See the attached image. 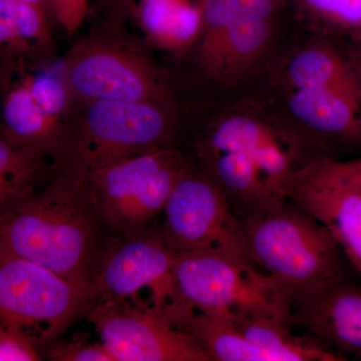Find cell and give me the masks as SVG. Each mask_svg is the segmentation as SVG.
I'll return each mask as SVG.
<instances>
[{
  "label": "cell",
  "instance_id": "15",
  "mask_svg": "<svg viewBox=\"0 0 361 361\" xmlns=\"http://www.w3.org/2000/svg\"><path fill=\"white\" fill-rule=\"evenodd\" d=\"M18 68L1 90L0 129L21 146L39 152L51 161L58 147L61 123L42 110Z\"/></svg>",
  "mask_w": 361,
  "mask_h": 361
},
{
  "label": "cell",
  "instance_id": "9",
  "mask_svg": "<svg viewBox=\"0 0 361 361\" xmlns=\"http://www.w3.org/2000/svg\"><path fill=\"white\" fill-rule=\"evenodd\" d=\"M164 238L174 253L212 251L257 268L244 230L227 199L205 173L188 166L163 211Z\"/></svg>",
  "mask_w": 361,
  "mask_h": 361
},
{
  "label": "cell",
  "instance_id": "30",
  "mask_svg": "<svg viewBox=\"0 0 361 361\" xmlns=\"http://www.w3.org/2000/svg\"><path fill=\"white\" fill-rule=\"evenodd\" d=\"M89 14L90 0H51V16L70 39Z\"/></svg>",
  "mask_w": 361,
  "mask_h": 361
},
{
  "label": "cell",
  "instance_id": "22",
  "mask_svg": "<svg viewBox=\"0 0 361 361\" xmlns=\"http://www.w3.org/2000/svg\"><path fill=\"white\" fill-rule=\"evenodd\" d=\"M295 89L336 90L360 97L355 73L336 52L312 47L297 54L289 66Z\"/></svg>",
  "mask_w": 361,
  "mask_h": 361
},
{
  "label": "cell",
  "instance_id": "1",
  "mask_svg": "<svg viewBox=\"0 0 361 361\" xmlns=\"http://www.w3.org/2000/svg\"><path fill=\"white\" fill-rule=\"evenodd\" d=\"M104 233L82 180L52 176L42 192L0 215V257L23 259L96 291L94 268L111 242Z\"/></svg>",
  "mask_w": 361,
  "mask_h": 361
},
{
  "label": "cell",
  "instance_id": "4",
  "mask_svg": "<svg viewBox=\"0 0 361 361\" xmlns=\"http://www.w3.org/2000/svg\"><path fill=\"white\" fill-rule=\"evenodd\" d=\"M254 261L298 297L346 279L341 247L329 230L293 202L276 197L243 220Z\"/></svg>",
  "mask_w": 361,
  "mask_h": 361
},
{
  "label": "cell",
  "instance_id": "8",
  "mask_svg": "<svg viewBox=\"0 0 361 361\" xmlns=\"http://www.w3.org/2000/svg\"><path fill=\"white\" fill-rule=\"evenodd\" d=\"M174 260V251L161 228L149 227L134 238L111 240L94 268L97 301L142 305L144 291L148 293L149 305L165 313L177 326L195 310L176 286Z\"/></svg>",
  "mask_w": 361,
  "mask_h": 361
},
{
  "label": "cell",
  "instance_id": "19",
  "mask_svg": "<svg viewBox=\"0 0 361 361\" xmlns=\"http://www.w3.org/2000/svg\"><path fill=\"white\" fill-rule=\"evenodd\" d=\"M178 327L193 337L216 361H276L239 331L230 312L195 310Z\"/></svg>",
  "mask_w": 361,
  "mask_h": 361
},
{
  "label": "cell",
  "instance_id": "5",
  "mask_svg": "<svg viewBox=\"0 0 361 361\" xmlns=\"http://www.w3.org/2000/svg\"><path fill=\"white\" fill-rule=\"evenodd\" d=\"M188 166L184 154L171 147L118 161L80 180L104 231L127 240L142 234L163 213Z\"/></svg>",
  "mask_w": 361,
  "mask_h": 361
},
{
  "label": "cell",
  "instance_id": "13",
  "mask_svg": "<svg viewBox=\"0 0 361 361\" xmlns=\"http://www.w3.org/2000/svg\"><path fill=\"white\" fill-rule=\"evenodd\" d=\"M58 47L51 16L25 0H0V63L35 68L54 65Z\"/></svg>",
  "mask_w": 361,
  "mask_h": 361
},
{
  "label": "cell",
  "instance_id": "2",
  "mask_svg": "<svg viewBox=\"0 0 361 361\" xmlns=\"http://www.w3.org/2000/svg\"><path fill=\"white\" fill-rule=\"evenodd\" d=\"M180 113L156 104L73 99L61 122L51 174L82 180L118 161L174 147Z\"/></svg>",
  "mask_w": 361,
  "mask_h": 361
},
{
  "label": "cell",
  "instance_id": "18",
  "mask_svg": "<svg viewBox=\"0 0 361 361\" xmlns=\"http://www.w3.org/2000/svg\"><path fill=\"white\" fill-rule=\"evenodd\" d=\"M200 157L208 169L205 174L220 188L233 213H243V219L266 202L281 197L246 154L214 153Z\"/></svg>",
  "mask_w": 361,
  "mask_h": 361
},
{
  "label": "cell",
  "instance_id": "17",
  "mask_svg": "<svg viewBox=\"0 0 361 361\" xmlns=\"http://www.w3.org/2000/svg\"><path fill=\"white\" fill-rule=\"evenodd\" d=\"M233 323L244 336L276 361H341L345 357L314 337L292 332L290 320L274 316L230 312Z\"/></svg>",
  "mask_w": 361,
  "mask_h": 361
},
{
  "label": "cell",
  "instance_id": "31",
  "mask_svg": "<svg viewBox=\"0 0 361 361\" xmlns=\"http://www.w3.org/2000/svg\"><path fill=\"white\" fill-rule=\"evenodd\" d=\"M137 0H94L90 13L94 20L111 18L129 21L134 18Z\"/></svg>",
  "mask_w": 361,
  "mask_h": 361
},
{
  "label": "cell",
  "instance_id": "29",
  "mask_svg": "<svg viewBox=\"0 0 361 361\" xmlns=\"http://www.w3.org/2000/svg\"><path fill=\"white\" fill-rule=\"evenodd\" d=\"M306 6L330 20L361 25V0H303Z\"/></svg>",
  "mask_w": 361,
  "mask_h": 361
},
{
  "label": "cell",
  "instance_id": "23",
  "mask_svg": "<svg viewBox=\"0 0 361 361\" xmlns=\"http://www.w3.org/2000/svg\"><path fill=\"white\" fill-rule=\"evenodd\" d=\"M279 0H202L203 27L197 56L206 54L219 39L221 33L237 23L266 20Z\"/></svg>",
  "mask_w": 361,
  "mask_h": 361
},
{
  "label": "cell",
  "instance_id": "32",
  "mask_svg": "<svg viewBox=\"0 0 361 361\" xmlns=\"http://www.w3.org/2000/svg\"><path fill=\"white\" fill-rule=\"evenodd\" d=\"M18 66L7 65V63H0V92L6 87L9 78L13 75L14 71L18 70Z\"/></svg>",
  "mask_w": 361,
  "mask_h": 361
},
{
  "label": "cell",
  "instance_id": "12",
  "mask_svg": "<svg viewBox=\"0 0 361 361\" xmlns=\"http://www.w3.org/2000/svg\"><path fill=\"white\" fill-rule=\"evenodd\" d=\"M280 195L324 225L361 275V193L292 174Z\"/></svg>",
  "mask_w": 361,
  "mask_h": 361
},
{
  "label": "cell",
  "instance_id": "28",
  "mask_svg": "<svg viewBox=\"0 0 361 361\" xmlns=\"http://www.w3.org/2000/svg\"><path fill=\"white\" fill-rule=\"evenodd\" d=\"M42 360L37 346L18 329L0 322V361Z\"/></svg>",
  "mask_w": 361,
  "mask_h": 361
},
{
  "label": "cell",
  "instance_id": "24",
  "mask_svg": "<svg viewBox=\"0 0 361 361\" xmlns=\"http://www.w3.org/2000/svg\"><path fill=\"white\" fill-rule=\"evenodd\" d=\"M280 142L279 137L263 123L246 116H232L217 123L203 144L199 155L214 153H241L255 158L259 152Z\"/></svg>",
  "mask_w": 361,
  "mask_h": 361
},
{
  "label": "cell",
  "instance_id": "11",
  "mask_svg": "<svg viewBox=\"0 0 361 361\" xmlns=\"http://www.w3.org/2000/svg\"><path fill=\"white\" fill-rule=\"evenodd\" d=\"M290 323L343 357L361 360V286L348 278L296 298Z\"/></svg>",
  "mask_w": 361,
  "mask_h": 361
},
{
  "label": "cell",
  "instance_id": "10",
  "mask_svg": "<svg viewBox=\"0 0 361 361\" xmlns=\"http://www.w3.org/2000/svg\"><path fill=\"white\" fill-rule=\"evenodd\" d=\"M85 317L115 361H216L165 313L151 306L99 300Z\"/></svg>",
  "mask_w": 361,
  "mask_h": 361
},
{
  "label": "cell",
  "instance_id": "26",
  "mask_svg": "<svg viewBox=\"0 0 361 361\" xmlns=\"http://www.w3.org/2000/svg\"><path fill=\"white\" fill-rule=\"evenodd\" d=\"M292 174L302 179L348 188L361 193V157L339 161L330 157H318Z\"/></svg>",
  "mask_w": 361,
  "mask_h": 361
},
{
  "label": "cell",
  "instance_id": "7",
  "mask_svg": "<svg viewBox=\"0 0 361 361\" xmlns=\"http://www.w3.org/2000/svg\"><path fill=\"white\" fill-rule=\"evenodd\" d=\"M99 295L23 259L0 257V322L49 348Z\"/></svg>",
  "mask_w": 361,
  "mask_h": 361
},
{
  "label": "cell",
  "instance_id": "3",
  "mask_svg": "<svg viewBox=\"0 0 361 361\" xmlns=\"http://www.w3.org/2000/svg\"><path fill=\"white\" fill-rule=\"evenodd\" d=\"M56 65L73 99L149 103L180 110L170 75L145 39L130 32L128 21L94 20Z\"/></svg>",
  "mask_w": 361,
  "mask_h": 361
},
{
  "label": "cell",
  "instance_id": "20",
  "mask_svg": "<svg viewBox=\"0 0 361 361\" xmlns=\"http://www.w3.org/2000/svg\"><path fill=\"white\" fill-rule=\"evenodd\" d=\"M268 39L267 20L237 23L221 33L206 54L197 56V63L206 77H233L257 59Z\"/></svg>",
  "mask_w": 361,
  "mask_h": 361
},
{
  "label": "cell",
  "instance_id": "14",
  "mask_svg": "<svg viewBox=\"0 0 361 361\" xmlns=\"http://www.w3.org/2000/svg\"><path fill=\"white\" fill-rule=\"evenodd\" d=\"M145 42L177 58L187 56L200 39L203 27L202 6L191 0H139L134 18Z\"/></svg>",
  "mask_w": 361,
  "mask_h": 361
},
{
  "label": "cell",
  "instance_id": "6",
  "mask_svg": "<svg viewBox=\"0 0 361 361\" xmlns=\"http://www.w3.org/2000/svg\"><path fill=\"white\" fill-rule=\"evenodd\" d=\"M173 271L178 290L194 310L290 320V292L253 266L217 252L189 251L175 253Z\"/></svg>",
  "mask_w": 361,
  "mask_h": 361
},
{
  "label": "cell",
  "instance_id": "33",
  "mask_svg": "<svg viewBox=\"0 0 361 361\" xmlns=\"http://www.w3.org/2000/svg\"><path fill=\"white\" fill-rule=\"evenodd\" d=\"M25 1L44 7L49 16H51V0H25Z\"/></svg>",
  "mask_w": 361,
  "mask_h": 361
},
{
  "label": "cell",
  "instance_id": "21",
  "mask_svg": "<svg viewBox=\"0 0 361 361\" xmlns=\"http://www.w3.org/2000/svg\"><path fill=\"white\" fill-rule=\"evenodd\" d=\"M51 161L39 152L11 141L0 129V215L37 193Z\"/></svg>",
  "mask_w": 361,
  "mask_h": 361
},
{
  "label": "cell",
  "instance_id": "27",
  "mask_svg": "<svg viewBox=\"0 0 361 361\" xmlns=\"http://www.w3.org/2000/svg\"><path fill=\"white\" fill-rule=\"evenodd\" d=\"M47 355L54 361H115L101 341H90L89 334L82 331L68 341H54Z\"/></svg>",
  "mask_w": 361,
  "mask_h": 361
},
{
  "label": "cell",
  "instance_id": "16",
  "mask_svg": "<svg viewBox=\"0 0 361 361\" xmlns=\"http://www.w3.org/2000/svg\"><path fill=\"white\" fill-rule=\"evenodd\" d=\"M289 109L297 120L319 134L361 144V97L336 90L295 89Z\"/></svg>",
  "mask_w": 361,
  "mask_h": 361
},
{
  "label": "cell",
  "instance_id": "25",
  "mask_svg": "<svg viewBox=\"0 0 361 361\" xmlns=\"http://www.w3.org/2000/svg\"><path fill=\"white\" fill-rule=\"evenodd\" d=\"M51 66L42 68H23V78L30 94L47 115L58 122H63L73 104L70 90L59 73Z\"/></svg>",
  "mask_w": 361,
  "mask_h": 361
}]
</instances>
